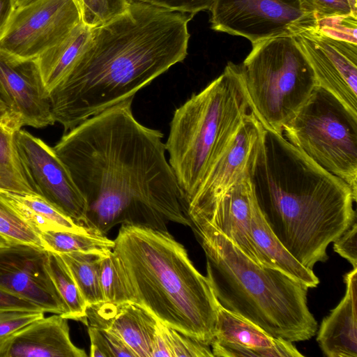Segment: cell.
Returning a JSON list of instances; mask_svg holds the SVG:
<instances>
[{"instance_id":"obj_5","label":"cell","mask_w":357,"mask_h":357,"mask_svg":"<svg viewBox=\"0 0 357 357\" xmlns=\"http://www.w3.org/2000/svg\"><path fill=\"white\" fill-rule=\"evenodd\" d=\"M190 222L206 255V277L222 307L275 337L293 342L315 335L318 324L307 306V286L259 266L209 223Z\"/></svg>"},{"instance_id":"obj_33","label":"cell","mask_w":357,"mask_h":357,"mask_svg":"<svg viewBox=\"0 0 357 357\" xmlns=\"http://www.w3.org/2000/svg\"><path fill=\"white\" fill-rule=\"evenodd\" d=\"M317 27L331 38L357 44V16L353 14L321 18L317 20Z\"/></svg>"},{"instance_id":"obj_41","label":"cell","mask_w":357,"mask_h":357,"mask_svg":"<svg viewBox=\"0 0 357 357\" xmlns=\"http://www.w3.org/2000/svg\"><path fill=\"white\" fill-rule=\"evenodd\" d=\"M39 1L40 0H13L15 10L30 6Z\"/></svg>"},{"instance_id":"obj_17","label":"cell","mask_w":357,"mask_h":357,"mask_svg":"<svg viewBox=\"0 0 357 357\" xmlns=\"http://www.w3.org/2000/svg\"><path fill=\"white\" fill-rule=\"evenodd\" d=\"M70 337L68 319L60 314L38 319L0 342V357H86Z\"/></svg>"},{"instance_id":"obj_8","label":"cell","mask_w":357,"mask_h":357,"mask_svg":"<svg viewBox=\"0 0 357 357\" xmlns=\"http://www.w3.org/2000/svg\"><path fill=\"white\" fill-rule=\"evenodd\" d=\"M282 135L357 196V115L335 96L317 86Z\"/></svg>"},{"instance_id":"obj_35","label":"cell","mask_w":357,"mask_h":357,"mask_svg":"<svg viewBox=\"0 0 357 357\" xmlns=\"http://www.w3.org/2000/svg\"><path fill=\"white\" fill-rule=\"evenodd\" d=\"M215 0H130L132 2H142L167 10L195 15L209 10Z\"/></svg>"},{"instance_id":"obj_4","label":"cell","mask_w":357,"mask_h":357,"mask_svg":"<svg viewBox=\"0 0 357 357\" xmlns=\"http://www.w3.org/2000/svg\"><path fill=\"white\" fill-rule=\"evenodd\" d=\"M114 241L131 302L210 346L219 303L183 245L167 230L138 225H122Z\"/></svg>"},{"instance_id":"obj_31","label":"cell","mask_w":357,"mask_h":357,"mask_svg":"<svg viewBox=\"0 0 357 357\" xmlns=\"http://www.w3.org/2000/svg\"><path fill=\"white\" fill-rule=\"evenodd\" d=\"M87 327L91 357H137L118 335L107 330Z\"/></svg>"},{"instance_id":"obj_20","label":"cell","mask_w":357,"mask_h":357,"mask_svg":"<svg viewBox=\"0 0 357 357\" xmlns=\"http://www.w3.org/2000/svg\"><path fill=\"white\" fill-rule=\"evenodd\" d=\"M241 347L258 357H301L291 342L272 336L259 326L218 305L214 338Z\"/></svg>"},{"instance_id":"obj_3","label":"cell","mask_w":357,"mask_h":357,"mask_svg":"<svg viewBox=\"0 0 357 357\" xmlns=\"http://www.w3.org/2000/svg\"><path fill=\"white\" fill-rule=\"evenodd\" d=\"M250 181L271 231L303 266L326 261L328 245L356 222L351 187L264 128Z\"/></svg>"},{"instance_id":"obj_24","label":"cell","mask_w":357,"mask_h":357,"mask_svg":"<svg viewBox=\"0 0 357 357\" xmlns=\"http://www.w3.org/2000/svg\"><path fill=\"white\" fill-rule=\"evenodd\" d=\"M22 125L10 115L0 119V189L34 193L23 172L15 144Z\"/></svg>"},{"instance_id":"obj_37","label":"cell","mask_w":357,"mask_h":357,"mask_svg":"<svg viewBox=\"0 0 357 357\" xmlns=\"http://www.w3.org/2000/svg\"><path fill=\"white\" fill-rule=\"evenodd\" d=\"M356 237L357 224L355 222L349 229L333 242L334 251L346 259L352 265L353 268H357Z\"/></svg>"},{"instance_id":"obj_6","label":"cell","mask_w":357,"mask_h":357,"mask_svg":"<svg viewBox=\"0 0 357 357\" xmlns=\"http://www.w3.org/2000/svg\"><path fill=\"white\" fill-rule=\"evenodd\" d=\"M252 112L241 66L231 61L174 110L165 146L186 204Z\"/></svg>"},{"instance_id":"obj_16","label":"cell","mask_w":357,"mask_h":357,"mask_svg":"<svg viewBox=\"0 0 357 357\" xmlns=\"http://www.w3.org/2000/svg\"><path fill=\"white\" fill-rule=\"evenodd\" d=\"M256 201L250 178L243 180L206 208L188 216L204 220L229 238L243 253L263 266L253 243L250 220ZM191 223V222H190Z\"/></svg>"},{"instance_id":"obj_7","label":"cell","mask_w":357,"mask_h":357,"mask_svg":"<svg viewBox=\"0 0 357 357\" xmlns=\"http://www.w3.org/2000/svg\"><path fill=\"white\" fill-rule=\"evenodd\" d=\"M252 45L241 66L252 112L264 128L282 134L317 86L314 71L292 36Z\"/></svg>"},{"instance_id":"obj_21","label":"cell","mask_w":357,"mask_h":357,"mask_svg":"<svg viewBox=\"0 0 357 357\" xmlns=\"http://www.w3.org/2000/svg\"><path fill=\"white\" fill-rule=\"evenodd\" d=\"M250 231L263 266L278 269L308 288L318 286L319 280L313 270L296 259L271 231L257 200L252 210Z\"/></svg>"},{"instance_id":"obj_2","label":"cell","mask_w":357,"mask_h":357,"mask_svg":"<svg viewBox=\"0 0 357 357\" xmlns=\"http://www.w3.org/2000/svg\"><path fill=\"white\" fill-rule=\"evenodd\" d=\"M195 15L142 2L91 29L72 68L50 93L55 123L68 132L89 117L135 97L188 54Z\"/></svg>"},{"instance_id":"obj_22","label":"cell","mask_w":357,"mask_h":357,"mask_svg":"<svg viewBox=\"0 0 357 357\" xmlns=\"http://www.w3.org/2000/svg\"><path fill=\"white\" fill-rule=\"evenodd\" d=\"M91 31V29L81 22L62 40L34 59L48 96L68 74L84 50Z\"/></svg>"},{"instance_id":"obj_27","label":"cell","mask_w":357,"mask_h":357,"mask_svg":"<svg viewBox=\"0 0 357 357\" xmlns=\"http://www.w3.org/2000/svg\"><path fill=\"white\" fill-rule=\"evenodd\" d=\"M39 237L44 250L57 254L73 252L107 254L114 245V240L93 232L47 231L39 234Z\"/></svg>"},{"instance_id":"obj_42","label":"cell","mask_w":357,"mask_h":357,"mask_svg":"<svg viewBox=\"0 0 357 357\" xmlns=\"http://www.w3.org/2000/svg\"><path fill=\"white\" fill-rule=\"evenodd\" d=\"M8 114V109L6 104L0 96V119Z\"/></svg>"},{"instance_id":"obj_38","label":"cell","mask_w":357,"mask_h":357,"mask_svg":"<svg viewBox=\"0 0 357 357\" xmlns=\"http://www.w3.org/2000/svg\"><path fill=\"white\" fill-rule=\"evenodd\" d=\"M43 311L35 304L0 287V312L6 310Z\"/></svg>"},{"instance_id":"obj_34","label":"cell","mask_w":357,"mask_h":357,"mask_svg":"<svg viewBox=\"0 0 357 357\" xmlns=\"http://www.w3.org/2000/svg\"><path fill=\"white\" fill-rule=\"evenodd\" d=\"M44 311L6 310L0 312V342L17 331L43 318Z\"/></svg>"},{"instance_id":"obj_15","label":"cell","mask_w":357,"mask_h":357,"mask_svg":"<svg viewBox=\"0 0 357 357\" xmlns=\"http://www.w3.org/2000/svg\"><path fill=\"white\" fill-rule=\"evenodd\" d=\"M0 96L22 126L41 128L55 123L34 59L20 60L0 52Z\"/></svg>"},{"instance_id":"obj_13","label":"cell","mask_w":357,"mask_h":357,"mask_svg":"<svg viewBox=\"0 0 357 357\" xmlns=\"http://www.w3.org/2000/svg\"><path fill=\"white\" fill-rule=\"evenodd\" d=\"M264 132V126L252 112L187 202L188 217L210 206L236 183L250 178Z\"/></svg>"},{"instance_id":"obj_25","label":"cell","mask_w":357,"mask_h":357,"mask_svg":"<svg viewBox=\"0 0 357 357\" xmlns=\"http://www.w3.org/2000/svg\"><path fill=\"white\" fill-rule=\"evenodd\" d=\"M59 255L68 266L87 306L104 302L100 264L105 254L73 252Z\"/></svg>"},{"instance_id":"obj_18","label":"cell","mask_w":357,"mask_h":357,"mask_svg":"<svg viewBox=\"0 0 357 357\" xmlns=\"http://www.w3.org/2000/svg\"><path fill=\"white\" fill-rule=\"evenodd\" d=\"M86 318L87 326L118 335L137 357H151L158 320L142 306L132 302H102L87 306Z\"/></svg>"},{"instance_id":"obj_32","label":"cell","mask_w":357,"mask_h":357,"mask_svg":"<svg viewBox=\"0 0 357 357\" xmlns=\"http://www.w3.org/2000/svg\"><path fill=\"white\" fill-rule=\"evenodd\" d=\"M172 357H213L209 345L162 325Z\"/></svg>"},{"instance_id":"obj_12","label":"cell","mask_w":357,"mask_h":357,"mask_svg":"<svg viewBox=\"0 0 357 357\" xmlns=\"http://www.w3.org/2000/svg\"><path fill=\"white\" fill-rule=\"evenodd\" d=\"M292 37L312 68L317 86L357 115V44L331 38L317 27Z\"/></svg>"},{"instance_id":"obj_29","label":"cell","mask_w":357,"mask_h":357,"mask_svg":"<svg viewBox=\"0 0 357 357\" xmlns=\"http://www.w3.org/2000/svg\"><path fill=\"white\" fill-rule=\"evenodd\" d=\"M0 235L10 242L43 248L40 238L0 194Z\"/></svg>"},{"instance_id":"obj_44","label":"cell","mask_w":357,"mask_h":357,"mask_svg":"<svg viewBox=\"0 0 357 357\" xmlns=\"http://www.w3.org/2000/svg\"><path fill=\"white\" fill-rule=\"evenodd\" d=\"M10 243V241L0 235V246L8 245Z\"/></svg>"},{"instance_id":"obj_36","label":"cell","mask_w":357,"mask_h":357,"mask_svg":"<svg viewBox=\"0 0 357 357\" xmlns=\"http://www.w3.org/2000/svg\"><path fill=\"white\" fill-rule=\"evenodd\" d=\"M303 1L314 14L317 20L328 16L353 14L348 0Z\"/></svg>"},{"instance_id":"obj_28","label":"cell","mask_w":357,"mask_h":357,"mask_svg":"<svg viewBox=\"0 0 357 357\" xmlns=\"http://www.w3.org/2000/svg\"><path fill=\"white\" fill-rule=\"evenodd\" d=\"M100 284L104 302H131L122 270L113 251L105 254L100 261Z\"/></svg>"},{"instance_id":"obj_10","label":"cell","mask_w":357,"mask_h":357,"mask_svg":"<svg viewBox=\"0 0 357 357\" xmlns=\"http://www.w3.org/2000/svg\"><path fill=\"white\" fill-rule=\"evenodd\" d=\"M80 22L76 0H40L14 10L0 38V52L20 60L35 59Z\"/></svg>"},{"instance_id":"obj_40","label":"cell","mask_w":357,"mask_h":357,"mask_svg":"<svg viewBox=\"0 0 357 357\" xmlns=\"http://www.w3.org/2000/svg\"><path fill=\"white\" fill-rule=\"evenodd\" d=\"M14 10L13 0H0V38L3 36Z\"/></svg>"},{"instance_id":"obj_14","label":"cell","mask_w":357,"mask_h":357,"mask_svg":"<svg viewBox=\"0 0 357 357\" xmlns=\"http://www.w3.org/2000/svg\"><path fill=\"white\" fill-rule=\"evenodd\" d=\"M0 287L45 312L66 314L47 268V250L43 248L17 242L0 246Z\"/></svg>"},{"instance_id":"obj_39","label":"cell","mask_w":357,"mask_h":357,"mask_svg":"<svg viewBox=\"0 0 357 357\" xmlns=\"http://www.w3.org/2000/svg\"><path fill=\"white\" fill-rule=\"evenodd\" d=\"M162 325V323L158 321L151 345V357H172Z\"/></svg>"},{"instance_id":"obj_43","label":"cell","mask_w":357,"mask_h":357,"mask_svg":"<svg viewBox=\"0 0 357 357\" xmlns=\"http://www.w3.org/2000/svg\"><path fill=\"white\" fill-rule=\"evenodd\" d=\"M352 13L357 16V0H348Z\"/></svg>"},{"instance_id":"obj_23","label":"cell","mask_w":357,"mask_h":357,"mask_svg":"<svg viewBox=\"0 0 357 357\" xmlns=\"http://www.w3.org/2000/svg\"><path fill=\"white\" fill-rule=\"evenodd\" d=\"M0 194L38 236L47 231L91 232L89 229L76 224L36 193L0 189Z\"/></svg>"},{"instance_id":"obj_11","label":"cell","mask_w":357,"mask_h":357,"mask_svg":"<svg viewBox=\"0 0 357 357\" xmlns=\"http://www.w3.org/2000/svg\"><path fill=\"white\" fill-rule=\"evenodd\" d=\"M15 144L23 172L34 193L86 227L85 199L54 148L22 128L15 132Z\"/></svg>"},{"instance_id":"obj_30","label":"cell","mask_w":357,"mask_h":357,"mask_svg":"<svg viewBox=\"0 0 357 357\" xmlns=\"http://www.w3.org/2000/svg\"><path fill=\"white\" fill-rule=\"evenodd\" d=\"M81 22L90 29L97 27L123 13L130 0H76Z\"/></svg>"},{"instance_id":"obj_26","label":"cell","mask_w":357,"mask_h":357,"mask_svg":"<svg viewBox=\"0 0 357 357\" xmlns=\"http://www.w3.org/2000/svg\"><path fill=\"white\" fill-rule=\"evenodd\" d=\"M47 268L66 306L63 317L86 325L87 304L60 255L47 251Z\"/></svg>"},{"instance_id":"obj_19","label":"cell","mask_w":357,"mask_h":357,"mask_svg":"<svg viewBox=\"0 0 357 357\" xmlns=\"http://www.w3.org/2000/svg\"><path fill=\"white\" fill-rule=\"evenodd\" d=\"M346 291L321 321L317 340L328 357H357V268L344 275Z\"/></svg>"},{"instance_id":"obj_1","label":"cell","mask_w":357,"mask_h":357,"mask_svg":"<svg viewBox=\"0 0 357 357\" xmlns=\"http://www.w3.org/2000/svg\"><path fill=\"white\" fill-rule=\"evenodd\" d=\"M133 99L82 121L53 147L85 199L86 227L105 235L118 224L190 227L163 134L136 119Z\"/></svg>"},{"instance_id":"obj_9","label":"cell","mask_w":357,"mask_h":357,"mask_svg":"<svg viewBox=\"0 0 357 357\" xmlns=\"http://www.w3.org/2000/svg\"><path fill=\"white\" fill-rule=\"evenodd\" d=\"M211 28L245 38L252 44L293 36L317 27V18L303 0H215Z\"/></svg>"}]
</instances>
